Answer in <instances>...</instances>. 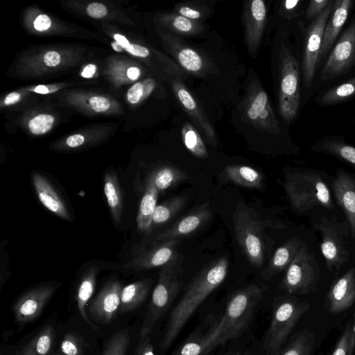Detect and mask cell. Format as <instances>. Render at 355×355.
Masks as SVG:
<instances>
[{
  "label": "cell",
  "mask_w": 355,
  "mask_h": 355,
  "mask_svg": "<svg viewBox=\"0 0 355 355\" xmlns=\"http://www.w3.org/2000/svg\"><path fill=\"white\" fill-rule=\"evenodd\" d=\"M306 22L304 18L293 21L282 32L277 48V107L287 125L297 119L302 98V50Z\"/></svg>",
  "instance_id": "cell-1"
},
{
  "label": "cell",
  "mask_w": 355,
  "mask_h": 355,
  "mask_svg": "<svg viewBox=\"0 0 355 355\" xmlns=\"http://www.w3.org/2000/svg\"><path fill=\"white\" fill-rule=\"evenodd\" d=\"M228 266L227 257H220L209 262L192 278L170 314L160 343L162 349L171 346L197 308L223 282Z\"/></svg>",
  "instance_id": "cell-2"
},
{
  "label": "cell",
  "mask_w": 355,
  "mask_h": 355,
  "mask_svg": "<svg viewBox=\"0 0 355 355\" xmlns=\"http://www.w3.org/2000/svg\"><path fill=\"white\" fill-rule=\"evenodd\" d=\"M283 187L293 210L299 215H310L318 209L332 210L335 201L331 180L322 171L295 168L284 175Z\"/></svg>",
  "instance_id": "cell-3"
},
{
  "label": "cell",
  "mask_w": 355,
  "mask_h": 355,
  "mask_svg": "<svg viewBox=\"0 0 355 355\" xmlns=\"http://www.w3.org/2000/svg\"><path fill=\"white\" fill-rule=\"evenodd\" d=\"M234 228L237 243L251 265L261 268L266 259L265 227L272 225L284 229L281 223L266 222L257 212L239 201L233 214Z\"/></svg>",
  "instance_id": "cell-4"
},
{
  "label": "cell",
  "mask_w": 355,
  "mask_h": 355,
  "mask_svg": "<svg viewBox=\"0 0 355 355\" xmlns=\"http://www.w3.org/2000/svg\"><path fill=\"white\" fill-rule=\"evenodd\" d=\"M311 227L321 235L320 251L325 259L327 269L331 272H338L350 255V228L346 219L326 214H313Z\"/></svg>",
  "instance_id": "cell-5"
},
{
  "label": "cell",
  "mask_w": 355,
  "mask_h": 355,
  "mask_svg": "<svg viewBox=\"0 0 355 355\" xmlns=\"http://www.w3.org/2000/svg\"><path fill=\"white\" fill-rule=\"evenodd\" d=\"M266 288L262 284H250L232 294L220 315L222 330L218 346L238 337L247 329Z\"/></svg>",
  "instance_id": "cell-6"
},
{
  "label": "cell",
  "mask_w": 355,
  "mask_h": 355,
  "mask_svg": "<svg viewBox=\"0 0 355 355\" xmlns=\"http://www.w3.org/2000/svg\"><path fill=\"white\" fill-rule=\"evenodd\" d=\"M182 261L183 257L180 255L161 267L158 282L152 293L139 336L151 334L157 322L165 314L178 295L183 284Z\"/></svg>",
  "instance_id": "cell-7"
},
{
  "label": "cell",
  "mask_w": 355,
  "mask_h": 355,
  "mask_svg": "<svg viewBox=\"0 0 355 355\" xmlns=\"http://www.w3.org/2000/svg\"><path fill=\"white\" fill-rule=\"evenodd\" d=\"M309 309L308 302L292 295L274 299L272 319L263 341L267 355H274L281 349L298 320Z\"/></svg>",
  "instance_id": "cell-8"
},
{
  "label": "cell",
  "mask_w": 355,
  "mask_h": 355,
  "mask_svg": "<svg viewBox=\"0 0 355 355\" xmlns=\"http://www.w3.org/2000/svg\"><path fill=\"white\" fill-rule=\"evenodd\" d=\"M334 3V1L331 0L318 17L305 26L302 50V75L306 101L316 91L324 31Z\"/></svg>",
  "instance_id": "cell-9"
},
{
  "label": "cell",
  "mask_w": 355,
  "mask_h": 355,
  "mask_svg": "<svg viewBox=\"0 0 355 355\" xmlns=\"http://www.w3.org/2000/svg\"><path fill=\"white\" fill-rule=\"evenodd\" d=\"M355 72V15L342 31L320 69L316 89Z\"/></svg>",
  "instance_id": "cell-10"
},
{
  "label": "cell",
  "mask_w": 355,
  "mask_h": 355,
  "mask_svg": "<svg viewBox=\"0 0 355 355\" xmlns=\"http://www.w3.org/2000/svg\"><path fill=\"white\" fill-rule=\"evenodd\" d=\"M320 268L304 242L285 270L279 289L291 295H306L317 290Z\"/></svg>",
  "instance_id": "cell-11"
},
{
  "label": "cell",
  "mask_w": 355,
  "mask_h": 355,
  "mask_svg": "<svg viewBox=\"0 0 355 355\" xmlns=\"http://www.w3.org/2000/svg\"><path fill=\"white\" fill-rule=\"evenodd\" d=\"M239 107L242 118L246 123L261 132L276 135L281 134L280 123L268 96L257 79H253L249 84Z\"/></svg>",
  "instance_id": "cell-12"
},
{
  "label": "cell",
  "mask_w": 355,
  "mask_h": 355,
  "mask_svg": "<svg viewBox=\"0 0 355 355\" xmlns=\"http://www.w3.org/2000/svg\"><path fill=\"white\" fill-rule=\"evenodd\" d=\"M166 49L172 60L186 73L206 78L218 72L216 66L200 51L195 49L173 33H161Z\"/></svg>",
  "instance_id": "cell-13"
},
{
  "label": "cell",
  "mask_w": 355,
  "mask_h": 355,
  "mask_svg": "<svg viewBox=\"0 0 355 355\" xmlns=\"http://www.w3.org/2000/svg\"><path fill=\"white\" fill-rule=\"evenodd\" d=\"M60 284L46 283L29 288L13 305L16 322L25 324L36 319L53 295Z\"/></svg>",
  "instance_id": "cell-14"
},
{
  "label": "cell",
  "mask_w": 355,
  "mask_h": 355,
  "mask_svg": "<svg viewBox=\"0 0 355 355\" xmlns=\"http://www.w3.org/2000/svg\"><path fill=\"white\" fill-rule=\"evenodd\" d=\"M221 317L209 315L203 325L191 334L171 355H208L218 346Z\"/></svg>",
  "instance_id": "cell-15"
},
{
  "label": "cell",
  "mask_w": 355,
  "mask_h": 355,
  "mask_svg": "<svg viewBox=\"0 0 355 355\" xmlns=\"http://www.w3.org/2000/svg\"><path fill=\"white\" fill-rule=\"evenodd\" d=\"M171 85L172 92L182 109L203 134L207 142L216 146L217 139L214 128L192 92L180 78L171 79Z\"/></svg>",
  "instance_id": "cell-16"
},
{
  "label": "cell",
  "mask_w": 355,
  "mask_h": 355,
  "mask_svg": "<svg viewBox=\"0 0 355 355\" xmlns=\"http://www.w3.org/2000/svg\"><path fill=\"white\" fill-rule=\"evenodd\" d=\"M335 202L343 211L352 239L355 240V175L343 168H337L331 179Z\"/></svg>",
  "instance_id": "cell-17"
},
{
  "label": "cell",
  "mask_w": 355,
  "mask_h": 355,
  "mask_svg": "<svg viewBox=\"0 0 355 355\" xmlns=\"http://www.w3.org/2000/svg\"><path fill=\"white\" fill-rule=\"evenodd\" d=\"M122 289L119 281H108L89 304V316L103 324L112 322L120 309Z\"/></svg>",
  "instance_id": "cell-18"
},
{
  "label": "cell",
  "mask_w": 355,
  "mask_h": 355,
  "mask_svg": "<svg viewBox=\"0 0 355 355\" xmlns=\"http://www.w3.org/2000/svg\"><path fill=\"white\" fill-rule=\"evenodd\" d=\"M180 243V239L157 242L127 262L124 268L138 271L162 267L181 255L178 252Z\"/></svg>",
  "instance_id": "cell-19"
},
{
  "label": "cell",
  "mask_w": 355,
  "mask_h": 355,
  "mask_svg": "<svg viewBox=\"0 0 355 355\" xmlns=\"http://www.w3.org/2000/svg\"><path fill=\"white\" fill-rule=\"evenodd\" d=\"M211 216L209 203L200 204L177 220L171 227L158 234L155 243L191 236L203 228Z\"/></svg>",
  "instance_id": "cell-20"
},
{
  "label": "cell",
  "mask_w": 355,
  "mask_h": 355,
  "mask_svg": "<svg viewBox=\"0 0 355 355\" xmlns=\"http://www.w3.org/2000/svg\"><path fill=\"white\" fill-rule=\"evenodd\" d=\"M268 6L263 0H251L244 6L243 21L245 42L252 55L259 50L268 17Z\"/></svg>",
  "instance_id": "cell-21"
},
{
  "label": "cell",
  "mask_w": 355,
  "mask_h": 355,
  "mask_svg": "<svg viewBox=\"0 0 355 355\" xmlns=\"http://www.w3.org/2000/svg\"><path fill=\"white\" fill-rule=\"evenodd\" d=\"M354 0H336L327 21L319 59V71L322 64L343 31L350 12L354 6Z\"/></svg>",
  "instance_id": "cell-22"
},
{
  "label": "cell",
  "mask_w": 355,
  "mask_h": 355,
  "mask_svg": "<svg viewBox=\"0 0 355 355\" xmlns=\"http://www.w3.org/2000/svg\"><path fill=\"white\" fill-rule=\"evenodd\" d=\"M355 302V268H351L338 277L327 293L324 306L332 314L350 308Z\"/></svg>",
  "instance_id": "cell-23"
},
{
  "label": "cell",
  "mask_w": 355,
  "mask_h": 355,
  "mask_svg": "<svg viewBox=\"0 0 355 355\" xmlns=\"http://www.w3.org/2000/svg\"><path fill=\"white\" fill-rule=\"evenodd\" d=\"M32 182L41 204L58 217L71 221L72 218L67 205L51 182L38 172L32 174Z\"/></svg>",
  "instance_id": "cell-24"
},
{
  "label": "cell",
  "mask_w": 355,
  "mask_h": 355,
  "mask_svg": "<svg viewBox=\"0 0 355 355\" xmlns=\"http://www.w3.org/2000/svg\"><path fill=\"white\" fill-rule=\"evenodd\" d=\"M310 148L314 152L332 156L355 168V146L347 143L343 136H324L313 144Z\"/></svg>",
  "instance_id": "cell-25"
},
{
  "label": "cell",
  "mask_w": 355,
  "mask_h": 355,
  "mask_svg": "<svg viewBox=\"0 0 355 355\" xmlns=\"http://www.w3.org/2000/svg\"><path fill=\"white\" fill-rule=\"evenodd\" d=\"M304 243L299 237L288 239L274 252L266 266L261 272L264 280H270L280 272L285 270L292 262Z\"/></svg>",
  "instance_id": "cell-26"
},
{
  "label": "cell",
  "mask_w": 355,
  "mask_h": 355,
  "mask_svg": "<svg viewBox=\"0 0 355 355\" xmlns=\"http://www.w3.org/2000/svg\"><path fill=\"white\" fill-rule=\"evenodd\" d=\"M223 182L250 188L261 189L265 184L264 175L255 168L245 165H228L220 174Z\"/></svg>",
  "instance_id": "cell-27"
},
{
  "label": "cell",
  "mask_w": 355,
  "mask_h": 355,
  "mask_svg": "<svg viewBox=\"0 0 355 355\" xmlns=\"http://www.w3.org/2000/svg\"><path fill=\"white\" fill-rule=\"evenodd\" d=\"M355 98V74L341 83L322 89L314 102L322 107L335 106Z\"/></svg>",
  "instance_id": "cell-28"
},
{
  "label": "cell",
  "mask_w": 355,
  "mask_h": 355,
  "mask_svg": "<svg viewBox=\"0 0 355 355\" xmlns=\"http://www.w3.org/2000/svg\"><path fill=\"white\" fill-rule=\"evenodd\" d=\"M159 193L149 174L146 181L145 189L140 201L136 220L137 229L142 232L150 233V224L157 205Z\"/></svg>",
  "instance_id": "cell-29"
},
{
  "label": "cell",
  "mask_w": 355,
  "mask_h": 355,
  "mask_svg": "<svg viewBox=\"0 0 355 355\" xmlns=\"http://www.w3.org/2000/svg\"><path fill=\"white\" fill-rule=\"evenodd\" d=\"M151 285V279H144L123 287L119 311L126 313L138 308L148 297Z\"/></svg>",
  "instance_id": "cell-30"
},
{
  "label": "cell",
  "mask_w": 355,
  "mask_h": 355,
  "mask_svg": "<svg viewBox=\"0 0 355 355\" xmlns=\"http://www.w3.org/2000/svg\"><path fill=\"white\" fill-rule=\"evenodd\" d=\"M159 19L164 27L180 35L195 36L205 30L202 22L191 20L174 11L160 15Z\"/></svg>",
  "instance_id": "cell-31"
},
{
  "label": "cell",
  "mask_w": 355,
  "mask_h": 355,
  "mask_svg": "<svg viewBox=\"0 0 355 355\" xmlns=\"http://www.w3.org/2000/svg\"><path fill=\"white\" fill-rule=\"evenodd\" d=\"M104 193L115 224L119 225L123 210V198L115 172L110 171L104 175Z\"/></svg>",
  "instance_id": "cell-32"
},
{
  "label": "cell",
  "mask_w": 355,
  "mask_h": 355,
  "mask_svg": "<svg viewBox=\"0 0 355 355\" xmlns=\"http://www.w3.org/2000/svg\"><path fill=\"white\" fill-rule=\"evenodd\" d=\"M188 201L186 195L175 196L157 205L155 209L150 224V233L159 227L170 222L180 213Z\"/></svg>",
  "instance_id": "cell-33"
},
{
  "label": "cell",
  "mask_w": 355,
  "mask_h": 355,
  "mask_svg": "<svg viewBox=\"0 0 355 355\" xmlns=\"http://www.w3.org/2000/svg\"><path fill=\"white\" fill-rule=\"evenodd\" d=\"M150 175L159 193H164L190 178L185 171L169 164L157 167Z\"/></svg>",
  "instance_id": "cell-34"
},
{
  "label": "cell",
  "mask_w": 355,
  "mask_h": 355,
  "mask_svg": "<svg viewBox=\"0 0 355 355\" xmlns=\"http://www.w3.org/2000/svg\"><path fill=\"white\" fill-rule=\"evenodd\" d=\"M98 272L99 268L96 266L89 268L81 277L76 292V302L79 313L85 322L93 328H95L96 326L93 324L87 315L86 306L94 292Z\"/></svg>",
  "instance_id": "cell-35"
},
{
  "label": "cell",
  "mask_w": 355,
  "mask_h": 355,
  "mask_svg": "<svg viewBox=\"0 0 355 355\" xmlns=\"http://www.w3.org/2000/svg\"><path fill=\"white\" fill-rule=\"evenodd\" d=\"M53 338V329L51 325H47L18 352L20 355H50Z\"/></svg>",
  "instance_id": "cell-36"
},
{
  "label": "cell",
  "mask_w": 355,
  "mask_h": 355,
  "mask_svg": "<svg viewBox=\"0 0 355 355\" xmlns=\"http://www.w3.org/2000/svg\"><path fill=\"white\" fill-rule=\"evenodd\" d=\"M313 331L304 330L297 334L291 342L274 355H311L315 345Z\"/></svg>",
  "instance_id": "cell-37"
},
{
  "label": "cell",
  "mask_w": 355,
  "mask_h": 355,
  "mask_svg": "<svg viewBox=\"0 0 355 355\" xmlns=\"http://www.w3.org/2000/svg\"><path fill=\"white\" fill-rule=\"evenodd\" d=\"M182 141L187 150L195 157L205 159L207 157V150L198 130L192 124L186 122L182 130Z\"/></svg>",
  "instance_id": "cell-38"
},
{
  "label": "cell",
  "mask_w": 355,
  "mask_h": 355,
  "mask_svg": "<svg viewBox=\"0 0 355 355\" xmlns=\"http://www.w3.org/2000/svg\"><path fill=\"white\" fill-rule=\"evenodd\" d=\"M174 12L193 21L202 22L209 17L212 9L202 1H184L177 3Z\"/></svg>",
  "instance_id": "cell-39"
},
{
  "label": "cell",
  "mask_w": 355,
  "mask_h": 355,
  "mask_svg": "<svg viewBox=\"0 0 355 355\" xmlns=\"http://www.w3.org/2000/svg\"><path fill=\"white\" fill-rule=\"evenodd\" d=\"M130 342V336L128 329L117 331L109 339L98 355H125Z\"/></svg>",
  "instance_id": "cell-40"
},
{
  "label": "cell",
  "mask_w": 355,
  "mask_h": 355,
  "mask_svg": "<svg viewBox=\"0 0 355 355\" xmlns=\"http://www.w3.org/2000/svg\"><path fill=\"white\" fill-rule=\"evenodd\" d=\"M309 1L285 0L280 2L278 7L279 15L287 21H293L304 18Z\"/></svg>",
  "instance_id": "cell-41"
},
{
  "label": "cell",
  "mask_w": 355,
  "mask_h": 355,
  "mask_svg": "<svg viewBox=\"0 0 355 355\" xmlns=\"http://www.w3.org/2000/svg\"><path fill=\"white\" fill-rule=\"evenodd\" d=\"M114 42L111 43L112 48L116 51H125L133 56L148 58L151 56V51L142 45L130 43L123 35L115 33Z\"/></svg>",
  "instance_id": "cell-42"
},
{
  "label": "cell",
  "mask_w": 355,
  "mask_h": 355,
  "mask_svg": "<svg viewBox=\"0 0 355 355\" xmlns=\"http://www.w3.org/2000/svg\"><path fill=\"white\" fill-rule=\"evenodd\" d=\"M156 87L153 78H146L130 87L127 92V100L130 104H137L148 97Z\"/></svg>",
  "instance_id": "cell-43"
},
{
  "label": "cell",
  "mask_w": 355,
  "mask_h": 355,
  "mask_svg": "<svg viewBox=\"0 0 355 355\" xmlns=\"http://www.w3.org/2000/svg\"><path fill=\"white\" fill-rule=\"evenodd\" d=\"M354 347L355 332L352 319H349L331 355H353Z\"/></svg>",
  "instance_id": "cell-44"
},
{
  "label": "cell",
  "mask_w": 355,
  "mask_h": 355,
  "mask_svg": "<svg viewBox=\"0 0 355 355\" xmlns=\"http://www.w3.org/2000/svg\"><path fill=\"white\" fill-rule=\"evenodd\" d=\"M60 348L64 355H85L82 340L73 333H68L64 336Z\"/></svg>",
  "instance_id": "cell-45"
},
{
  "label": "cell",
  "mask_w": 355,
  "mask_h": 355,
  "mask_svg": "<svg viewBox=\"0 0 355 355\" xmlns=\"http://www.w3.org/2000/svg\"><path fill=\"white\" fill-rule=\"evenodd\" d=\"M54 120L51 114H40L29 121L28 128L33 135H43L51 129Z\"/></svg>",
  "instance_id": "cell-46"
},
{
  "label": "cell",
  "mask_w": 355,
  "mask_h": 355,
  "mask_svg": "<svg viewBox=\"0 0 355 355\" xmlns=\"http://www.w3.org/2000/svg\"><path fill=\"white\" fill-rule=\"evenodd\" d=\"M331 0H309L305 10L304 19L309 23L318 17L329 6Z\"/></svg>",
  "instance_id": "cell-47"
},
{
  "label": "cell",
  "mask_w": 355,
  "mask_h": 355,
  "mask_svg": "<svg viewBox=\"0 0 355 355\" xmlns=\"http://www.w3.org/2000/svg\"><path fill=\"white\" fill-rule=\"evenodd\" d=\"M90 107L96 112H104L110 107V102L105 97L101 96H93L88 100Z\"/></svg>",
  "instance_id": "cell-48"
},
{
  "label": "cell",
  "mask_w": 355,
  "mask_h": 355,
  "mask_svg": "<svg viewBox=\"0 0 355 355\" xmlns=\"http://www.w3.org/2000/svg\"><path fill=\"white\" fill-rule=\"evenodd\" d=\"M135 355H155L153 346L149 335L139 336Z\"/></svg>",
  "instance_id": "cell-49"
},
{
  "label": "cell",
  "mask_w": 355,
  "mask_h": 355,
  "mask_svg": "<svg viewBox=\"0 0 355 355\" xmlns=\"http://www.w3.org/2000/svg\"><path fill=\"white\" fill-rule=\"evenodd\" d=\"M86 11L89 17L100 19L106 15L107 10L104 4L94 2L87 6Z\"/></svg>",
  "instance_id": "cell-50"
},
{
  "label": "cell",
  "mask_w": 355,
  "mask_h": 355,
  "mask_svg": "<svg viewBox=\"0 0 355 355\" xmlns=\"http://www.w3.org/2000/svg\"><path fill=\"white\" fill-rule=\"evenodd\" d=\"M51 25V18L49 16L44 14L38 15L33 22L35 29L40 32L49 29Z\"/></svg>",
  "instance_id": "cell-51"
},
{
  "label": "cell",
  "mask_w": 355,
  "mask_h": 355,
  "mask_svg": "<svg viewBox=\"0 0 355 355\" xmlns=\"http://www.w3.org/2000/svg\"><path fill=\"white\" fill-rule=\"evenodd\" d=\"M60 62L61 56L55 51H49L44 55V63L48 67H56Z\"/></svg>",
  "instance_id": "cell-52"
},
{
  "label": "cell",
  "mask_w": 355,
  "mask_h": 355,
  "mask_svg": "<svg viewBox=\"0 0 355 355\" xmlns=\"http://www.w3.org/2000/svg\"><path fill=\"white\" fill-rule=\"evenodd\" d=\"M85 137L80 134H74L68 137L65 141V145L70 148H76L83 146L85 143Z\"/></svg>",
  "instance_id": "cell-53"
},
{
  "label": "cell",
  "mask_w": 355,
  "mask_h": 355,
  "mask_svg": "<svg viewBox=\"0 0 355 355\" xmlns=\"http://www.w3.org/2000/svg\"><path fill=\"white\" fill-rule=\"evenodd\" d=\"M96 71V66L93 64H87L82 71L81 76L85 78H92Z\"/></svg>",
  "instance_id": "cell-54"
},
{
  "label": "cell",
  "mask_w": 355,
  "mask_h": 355,
  "mask_svg": "<svg viewBox=\"0 0 355 355\" xmlns=\"http://www.w3.org/2000/svg\"><path fill=\"white\" fill-rule=\"evenodd\" d=\"M141 69L137 67H130L128 69L126 74L131 80H137L141 76Z\"/></svg>",
  "instance_id": "cell-55"
},
{
  "label": "cell",
  "mask_w": 355,
  "mask_h": 355,
  "mask_svg": "<svg viewBox=\"0 0 355 355\" xmlns=\"http://www.w3.org/2000/svg\"><path fill=\"white\" fill-rule=\"evenodd\" d=\"M20 98V94L17 92H11L6 96L3 102L6 105H10L18 102Z\"/></svg>",
  "instance_id": "cell-56"
},
{
  "label": "cell",
  "mask_w": 355,
  "mask_h": 355,
  "mask_svg": "<svg viewBox=\"0 0 355 355\" xmlns=\"http://www.w3.org/2000/svg\"><path fill=\"white\" fill-rule=\"evenodd\" d=\"M36 93L46 94L50 92V90L48 87L44 85H38L32 89Z\"/></svg>",
  "instance_id": "cell-57"
},
{
  "label": "cell",
  "mask_w": 355,
  "mask_h": 355,
  "mask_svg": "<svg viewBox=\"0 0 355 355\" xmlns=\"http://www.w3.org/2000/svg\"><path fill=\"white\" fill-rule=\"evenodd\" d=\"M223 355H247V354L241 352V351H239V352H230L224 354Z\"/></svg>",
  "instance_id": "cell-58"
},
{
  "label": "cell",
  "mask_w": 355,
  "mask_h": 355,
  "mask_svg": "<svg viewBox=\"0 0 355 355\" xmlns=\"http://www.w3.org/2000/svg\"><path fill=\"white\" fill-rule=\"evenodd\" d=\"M352 328H353V331L355 332V312H354V320L352 321Z\"/></svg>",
  "instance_id": "cell-59"
},
{
  "label": "cell",
  "mask_w": 355,
  "mask_h": 355,
  "mask_svg": "<svg viewBox=\"0 0 355 355\" xmlns=\"http://www.w3.org/2000/svg\"><path fill=\"white\" fill-rule=\"evenodd\" d=\"M16 355H20L18 352H16Z\"/></svg>",
  "instance_id": "cell-60"
},
{
  "label": "cell",
  "mask_w": 355,
  "mask_h": 355,
  "mask_svg": "<svg viewBox=\"0 0 355 355\" xmlns=\"http://www.w3.org/2000/svg\"><path fill=\"white\" fill-rule=\"evenodd\" d=\"M53 355H60V354H53Z\"/></svg>",
  "instance_id": "cell-61"
},
{
  "label": "cell",
  "mask_w": 355,
  "mask_h": 355,
  "mask_svg": "<svg viewBox=\"0 0 355 355\" xmlns=\"http://www.w3.org/2000/svg\"><path fill=\"white\" fill-rule=\"evenodd\" d=\"M51 355H53V354H51Z\"/></svg>",
  "instance_id": "cell-62"
}]
</instances>
